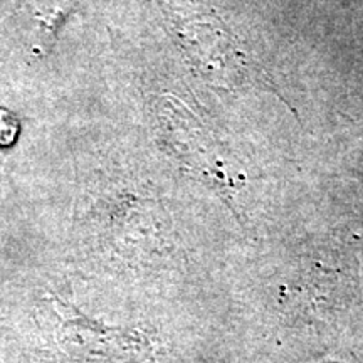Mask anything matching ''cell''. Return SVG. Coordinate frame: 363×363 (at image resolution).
Segmentation results:
<instances>
[{"mask_svg": "<svg viewBox=\"0 0 363 363\" xmlns=\"http://www.w3.org/2000/svg\"><path fill=\"white\" fill-rule=\"evenodd\" d=\"M163 142L187 169L208 182L212 187H233L234 179L222 158L214 136L203 128L184 103L165 98L160 104Z\"/></svg>", "mask_w": 363, "mask_h": 363, "instance_id": "6da1fadb", "label": "cell"}, {"mask_svg": "<svg viewBox=\"0 0 363 363\" xmlns=\"http://www.w3.org/2000/svg\"><path fill=\"white\" fill-rule=\"evenodd\" d=\"M35 21L40 24L44 38H51L57 26L72 9V0H29Z\"/></svg>", "mask_w": 363, "mask_h": 363, "instance_id": "7a4b0ae2", "label": "cell"}, {"mask_svg": "<svg viewBox=\"0 0 363 363\" xmlns=\"http://www.w3.org/2000/svg\"><path fill=\"white\" fill-rule=\"evenodd\" d=\"M19 133L16 118L6 110H0V145H12Z\"/></svg>", "mask_w": 363, "mask_h": 363, "instance_id": "3957f363", "label": "cell"}]
</instances>
